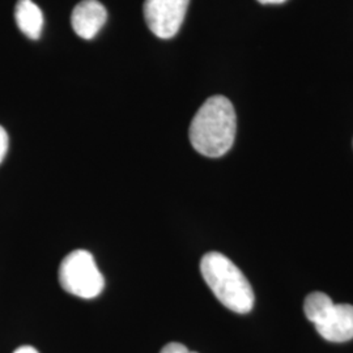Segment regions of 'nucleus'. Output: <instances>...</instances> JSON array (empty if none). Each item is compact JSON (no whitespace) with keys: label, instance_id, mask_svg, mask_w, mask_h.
I'll return each mask as SVG.
<instances>
[{"label":"nucleus","instance_id":"f257e3e1","mask_svg":"<svg viewBox=\"0 0 353 353\" xmlns=\"http://www.w3.org/2000/svg\"><path fill=\"white\" fill-rule=\"evenodd\" d=\"M237 117L232 102L224 96L210 97L196 112L189 137L194 150L205 157H221L236 139Z\"/></svg>","mask_w":353,"mask_h":353},{"label":"nucleus","instance_id":"f03ea898","mask_svg":"<svg viewBox=\"0 0 353 353\" xmlns=\"http://www.w3.org/2000/svg\"><path fill=\"white\" fill-rule=\"evenodd\" d=\"M203 279L214 297L229 310L248 314L254 306V290L240 268L224 254L207 252L201 261Z\"/></svg>","mask_w":353,"mask_h":353},{"label":"nucleus","instance_id":"7ed1b4c3","mask_svg":"<svg viewBox=\"0 0 353 353\" xmlns=\"http://www.w3.org/2000/svg\"><path fill=\"white\" fill-rule=\"evenodd\" d=\"M303 312L323 339L332 343L353 339L352 305L334 303L326 293L314 292L305 299Z\"/></svg>","mask_w":353,"mask_h":353},{"label":"nucleus","instance_id":"20e7f679","mask_svg":"<svg viewBox=\"0 0 353 353\" xmlns=\"http://www.w3.org/2000/svg\"><path fill=\"white\" fill-rule=\"evenodd\" d=\"M59 283L67 293L80 299H96L105 287V279L87 250L70 252L59 265Z\"/></svg>","mask_w":353,"mask_h":353},{"label":"nucleus","instance_id":"39448f33","mask_svg":"<svg viewBox=\"0 0 353 353\" xmlns=\"http://www.w3.org/2000/svg\"><path fill=\"white\" fill-rule=\"evenodd\" d=\"M190 0H145L143 13L152 33L159 38H173L183 24Z\"/></svg>","mask_w":353,"mask_h":353},{"label":"nucleus","instance_id":"423d86ee","mask_svg":"<svg viewBox=\"0 0 353 353\" xmlns=\"http://www.w3.org/2000/svg\"><path fill=\"white\" fill-rule=\"evenodd\" d=\"M108 20V12L99 0L80 1L71 14V24L79 37L93 39Z\"/></svg>","mask_w":353,"mask_h":353},{"label":"nucleus","instance_id":"0eeeda50","mask_svg":"<svg viewBox=\"0 0 353 353\" xmlns=\"http://www.w3.org/2000/svg\"><path fill=\"white\" fill-rule=\"evenodd\" d=\"M14 19L19 29L30 39L41 37L43 29V14L32 0H19L14 8Z\"/></svg>","mask_w":353,"mask_h":353},{"label":"nucleus","instance_id":"6e6552de","mask_svg":"<svg viewBox=\"0 0 353 353\" xmlns=\"http://www.w3.org/2000/svg\"><path fill=\"white\" fill-rule=\"evenodd\" d=\"M160 353H196L191 352L189 348L181 343H169L166 344Z\"/></svg>","mask_w":353,"mask_h":353},{"label":"nucleus","instance_id":"1a4fd4ad","mask_svg":"<svg viewBox=\"0 0 353 353\" xmlns=\"http://www.w3.org/2000/svg\"><path fill=\"white\" fill-rule=\"evenodd\" d=\"M7 151H8V135H7V131L0 126V164L4 160Z\"/></svg>","mask_w":353,"mask_h":353},{"label":"nucleus","instance_id":"9d476101","mask_svg":"<svg viewBox=\"0 0 353 353\" xmlns=\"http://www.w3.org/2000/svg\"><path fill=\"white\" fill-rule=\"evenodd\" d=\"M13 353H39L36 348L30 347V345H23L20 348H17Z\"/></svg>","mask_w":353,"mask_h":353},{"label":"nucleus","instance_id":"9b49d317","mask_svg":"<svg viewBox=\"0 0 353 353\" xmlns=\"http://www.w3.org/2000/svg\"><path fill=\"white\" fill-rule=\"evenodd\" d=\"M261 4H281L287 0H258Z\"/></svg>","mask_w":353,"mask_h":353}]
</instances>
